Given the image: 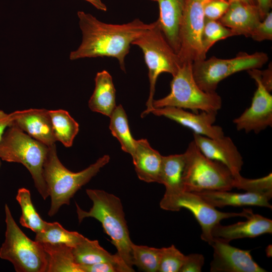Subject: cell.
Returning <instances> with one entry per match:
<instances>
[{"label": "cell", "mask_w": 272, "mask_h": 272, "mask_svg": "<svg viewBox=\"0 0 272 272\" xmlns=\"http://www.w3.org/2000/svg\"><path fill=\"white\" fill-rule=\"evenodd\" d=\"M77 15L82 41L78 48L71 52L70 59L113 57L118 60L124 72V60L130 45L152 26V23L146 24L139 19L125 24H111L102 22L83 11H79Z\"/></svg>", "instance_id": "cell-1"}, {"label": "cell", "mask_w": 272, "mask_h": 272, "mask_svg": "<svg viewBox=\"0 0 272 272\" xmlns=\"http://www.w3.org/2000/svg\"><path fill=\"white\" fill-rule=\"evenodd\" d=\"M262 20L256 5L235 2L218 20L236 35L250 37L253 30Z\"/></svg>", "instance_id": "cell-18"}, {"label": "cell", "mask_w": 272, "mask_h": 272, "mask_svg": "<svg viewBox=\"0 0 272 272\" xmlns=\"http://www.w3.org/2000/svg\"><path fill=\"white\" fill-rule=\"evenodd\" d=\"M91 3L96 9L102 11H106L107 7L101 0H85Z\"/></svg>", "instance_id": "cell-41"}, {"label": "cell", "mask_w": 272, "mask_h": 272, "mask_svg": "<svg viewBox=\"0 0 272 272\" xmlns=\"http://www.w3.org/2000/svg\"><path fill=\"white\" fill-rule=\"evenodd\" d=\"M95 89L88 102L89 108L94 112L110 117L116 107V90L112 78L106 71L97 73Z\"/></svg>", "instance_id": "cell-23"}, {"label": "cell", "mask_w": 272, "mask_h": 272, "mask_svg": "<svg viewBox=\"0 0 272 272\" xmlns=\"http://www.w3.org/2000/svg\"><path fill=\"white\" fill-rule=\"evenodd\" d=\"M161 255V248L132 244V265L144 271H158Z\"/></svg>", "instance_id": "cell-30"}, {"label": "cell", "mask_w": 272, "mask_h": 272, "mask_svg": "<svg viewBox=\"0 0 272 272\" xmlns=\"http://www.w3.org/2000/svg\"><path fill=\"white\" fill-rule=\"evenodd\" d=\"M110 161L109 155L99 158L94 164L78 172H73L61 163L55 145L49 147L43 164V177L46 182L50 207L48 215H55L64 205H69L76 192L87 184Z\"/></svg>", "instance_id": "cell-3"}, {"label": "cell", "mask_w": 272, "mask_h": 272, "mask_svg": "<svg viewBox=\"0 0 272 272\" xmlns=\"http://www.w3.org/2000/svg\"><path fill=\"white\" fill-rule=\"evenodd\" d=\"M250 37L260 42L272 39V13L269 11L264 18L256 26Z\"/></svg>", "instance_id": "cell-34"}, {"label": "cell", "mask_w": 272, "mask_h": 272, "mask_svg": "<svg viewBox=\"0 0 272 272\" xmlns=\"http://www.w3.org/2000/svg\"><path fill=\"white\" fill-rule=\"evenodd\" d=\"M268 60L267 54L263 52L252 54L240 52L235 57L229 59L213 56L193 62L192 74L201 89L213 92H216L219 83L228 77L241 71L260 68Z\"/></svg>", "instance_id": "cell-9"}, {"label": "cell", "mask_w": 272, "mask_h": 272, "mask_svg": "<svg viewBox=\"0 0 272 272\" xmlns=\"http://www.w3.org/2000/svg\"><path fill=\"white\" fill-rule=\"evenodd\" d=\"M41 244L47 255L46 272H82L75 260L72 247L62 244Z\"/></svg>", "instance_id": "cell-25"}, {"label": "cell", "mask_w": 272, "mask_h": 272, "mask_svg": "<svg viewBox=\"0 0 272 272\" xmlns=\"http://www.w3.org/2000/svg\"><path fill=\"white\" fill-rule=\"evenodd\" d=\"M11 125L10 114L0 110V141L6 129Z\"/></svg>", "instance_id": "cell-39"}, {"label": "cell", "mask_w": 272, "mask_h": 272, "mask_svg": "<svg viewBox=\"0 0 272 272\" xmlns=\"http://www.w3.org/2000/svg\"><path fill=\"white\" fill-rule=\"evenodd\" d=\"M170 92L165 97L153 101V108L175 107L199 111L217 112L222 105L216 92L203 91L195 81L191 63H182L170 82Z\"/></svg>", "instance_id": "cell-7"}, {"label": "cell", "mask_w": 272, "mask_h": 272, "mask_svg": "<svg viewBox=\"0 0 272 272\" xmlns=\"http://www.w3.org/2000/svg\"><path fill=\"white\" fill-rule=\"evenodd\" d=\"M49 149V147L12 125L8 127L0 141L1 160L23 164L31 174L35 187L44 200L49 196L43 174Z\"/></svg>", "instance_id": "cell-4"}, {"label": "cell", "mask_w": 272, "mask_h": 272, "mask_svg": "<svg viewBox=\"0 0 272 272\" xmlns=\"http://www.w3.org/2000/svg\"><path fill=\"white\" fill-rule=\"evenodd\" d=\"M272 0H256V6L258 9L262 20L270 11Z\"/></svg>", "instance_id": "cell-40"}, {"label": "cell", "mask_w": 272, "mask_h": 272, "mask_svg": "<svg viewBox=\"0 0 272 272\" xmlns=\"http://www.w3.org/2000/svg\"><path fill=\"white\" fill-rule=\"evenodd\" d=\"M244 222L223 226L220 223L216 225L212 230L213 238L229 242L233 240L254 238L264 234H271L272 221L252 211Z\"/></svg>", "instance_id": "cell-17"}, {"label": "cell", "mask_w": 272, "mask_h": 272, "mask_svg": "<svg viewBox=\"0 0 272 272\" xmlns=\"http://www.w3.org/2000/svg\"><path fill=\"white\" fill-rule=\"evenodd\" d=\"M185 255L174 245L161 248L159 272H179L183 264Z\"/></svg>", "instance_id": "cell-32"}, {"label": "cell", "mask_w": 272, "mask_h": 272, "mask_svg": "<svg viewBox=\"0 0 272 272\" xmlns=\"http://www.w3.org/2000/svg\"><path fill=\"white\" fill-rule=\"evenodd\" d=\"M131 157L140 180L160 183L163 156L152 148L146 139L135 140L134 153Z\"/></svg>", "instance_id": "cell-20"}, {"label": "cell", "mask_w": 272, "mask_h": 272, "mask_svg": "<svg viewBox=\"0 0 272 272\" xmlns=\"http://www.w3.org/2000/svg\"><path fill=\"white\" fill-rule=\"evenodd\" d=\"M184 190L230 191L235 188V179L224 164L205 156L193 141L184 153Z\"/></svg>", "instance_id": "cell-6"}, {"label": "cell", "mask_w": 272, "mask_h": 272, "mask_svg": "<svg viewBox=\"0 0 272 272\" xmlns=\"http://www.w3.org/2000/svg\"><path fill=\"white\" fill-rule=\"evenodd\" d=\"M184 153L163 156L160 183L165 187L164 194H172L184 191Z\"/></svg>", "instance_id": "cell-24"}, {"label": "cell", "mask_w": 272, "mask_h": 272, "mask_svg": "<svg viewBox=\"0 0 272 272\" xmlns=\"http://www.w3.org/2000/svg\"><path fill=\"white\" fill-rule=\"evenodd\" d=\"M230 3L225 0H211L205 6L204 14L206 19L219 20L226 13Z\"/></svg>", "instance_id": "cell-35"}, {"label": "cell", "mask_w": 272, "mask_h": 272, "mask_svg": "<svg viewBox=\"0 0 272 272\" xmlns=\"http://www.w3.org/2000/svg\"><path fill=\"white\" fill-rule=\"evenodd\" d=\"M258 69L247 71L256 83L250 106L233 120L237 129L259 133L272 125V95L262 84Z\"/></svg>", "instance_id": "cell-12"}, {"label": "cell", "mask_w": 272, "mask_h": 272, "mask_svg": "<svg viewBox=\"0 0 272 272\" xmlns=\"http://www.w3.org/2000/svg\"><path fill=\"white\" fill-rule=\"evenodd\" d=\"M1 159H0V167H1Z\"/></svg>", "instance_id": "cell-43"}, {"label": "cell", "mask_w": 272, "mask_h": 272, "mask_svg": "<svg viewBox=\"0 0 272 272\" xmlns=\"http://www.w3.org/2000/svg\"><path fill=\"white\" fill-rule=\"evenodd\" d=\"M11 126H14L48 147L55 144L52 124L49 110L29 109L10 113Z\"/></svg>", "instance_id": "cell-16"}, {"label": "cell", "mask_w": 272, "mask_h": 272, "mask_svg": "<svg viewBox=\"0 0 272 272\" xmlns=\"http://www.w3.org/2000/svg\"><path fill=\"white\" fill-rule=\"evenodd\" d=\"M109 117V128L112 134L118 140L122 150L132 157L135 140L130 133L127 115L122 105L116 106Z\"/></svg>", "instance_id": "cell-28"}, {"label": "cell", "mask_w": 272, "mask_h": 272, "mask_svg": "<svg viewBox=\"0 0 272 272\" xmlns=\"http://www.w3.org/2000/svg\"><path fill=\"white\" fill-rule=\"evenodd\" d=\"M5 212L6 229L0 258L11 262L17 272H46L47 255L42 244L24 233L7 204L5 205Z\"/></svg>", "instance_id": "cell-8"}, {"label": "cell", "mask_w": 272, "mask_h": 272, "mask_svg": "<svg viewBox=\"0 0 272 272\" xmlns=\"http://www.w3.org/2000/svg\"><path fill=\"white\" fill-rule=\"evenodd\" d=\"M76 262L79 264H91L111 262L119 265L123 272L134 271L117 253L111 254L100 246L98 240H91L84 237L82 241L72 248Z\"/></svg>", "instance_id": "cell-22"}, {"label": "cell", "mask_w": 272, "mask_h": 272, "mask_svg": "<svg viewBox=\"0 0 272 272\" xmlns=\"http://www.w3.org/2000/svg\"><path fill=\"white\" fill-rule=\"evenodd\" d=\"M214 250L211 272H265L253 259L249 250H242L229 242L213 238L210 245Z\"/></svg>", "instance_id": "cell-13"}, {"label": "cell", "mask_w": 272, "mask_h": 272, "mask_svg": "<svg viewBox=\"0 0 272 272\" xmlns=\"http://www.w3.org/2000/svg\"><path fill=\"white\" fill-rule=\"evenodd\" d=\"M205 258L199 253L185 255L183 264L179 272H200L203 265Z\"/></svg>", "instance_id": "cell-36"}, {"label": "cell", "mask_w": 272, "mask_h": 272, "mask_svg": "<svg viewBox=\"0 0 272 272\" xmlns=\"http://www.w3.org/2000/svg\"><path fill=\"white\" fill-rule=\"evenodd\" d=\"M210 1L184 0L177 53L182 64L192 63L206 58L202 37L206 20L204 8Z\"/></svg>", "instance_id": "cell-11"}, {"label": "cell", "mask_w": 272, "mask_h": 272, "mask_svg": "<svg viewBox=\"0 0 272 272\" xmlns=\"http://www.w3.org/2000/svg\"><path fill=\"white\" fill-rule=\"evenodd\" d=\"M21 209L20 224L31 230L35 233L41 231L44 227L46 221L43 220L33 205L30 191L25 188H19L16 197Z\"/></svg>", "instance_id": "cell-29"}, {"label": "cell", "mask_w": 272, "mask_h": 272, "mask_svg": "<svg viewBox=\"0 0 272 272\" xmlns=\"http://www.w3.org/2000/svg\"><path fill=\"white\" fill-rule=\"evenodd\" d=\"M193 141L205 156L225 165L235 178L241 176L243 158L230 137L224 135L213 139L193 133Z\"/></svg>", "instance_id": "cell-15"}, {"label": "cell", "mask_w": 272, "mask_h": 272, "mask_svg": "<svg viewBox=\"0 0 272 272\" xmlns=\"http://www.w3.org/2000/svg\"><path fill=\"white\" fill-rule=\"evenodd\" d=\"M161 209L178 211L182 208L189 210L198 222L201 229V238L209 245L213 237V227L223 219L235 217L246 218L252 211L244 209L240 213L223 212L217 210L199 195L193 192L182 191L172 194H164L160 202Z\"/></svg>", "instance_id": "cell-10"}, {"label": "cell", "mask_w": 272, "mask_h": 272, "mask_svg": "<svg viewBox=\"0 0 272 272\" xmlns=\"http://www.w3.org/2000/svg\"><path fill=\"white\" fill-rule=\"evenodd\" d=\"M86 192L93 206L89 211H86L76 203L79 223L86 218H93L100 222L116 248V253L128 266L132 267L133 243L130 238L120 198L101 189H87Z\"/></svg>", "instance_id": "cell-2"}, {"label": "cell", "mask_w": 272, "mask_h": 272, "mask_svg": "<svg viewBox=\"0 0 272 272\" xmlns=\"http://www.w3.org/2000/svg\"><path fill=\"white\" fill-rule=\"evenodd\" d=\"M272 67L271 63L269 64L268 68L266 70L261 71H259V78L260 80L265 87V88L268 91L271 92L272 90Z\"/></svg>", "instance_id": "cell-38"}, {"label": "cell", "mask_w": 272, "mask_h": 272, "mask_svg": "<svg viewBox=\"0 0 272 272\" xmlns=\"http://www.w3.org/2000/svg\"><path fill=\"white\" fill-rule=\"evenodd\" d=\"M132 44L142 49L148 69L150 93L146 102L147 109L141 114L143 117L153 108L155 85L159 76L167 73L174 76L182 63L178 54L166 39L157 20L152 23L151 27L134 40Z\"/></svg>", "instance_id": "cell-5"}, {"label": "cell", "mask_w": 272, "mask_h": 272, "mask_svg": "<svg viewBox=\"0 0 272 272\" xmlns=\"http://www.w3.org/2000/svg\"><path fill=\"white\" fill-rule=\"evenodd\" d=\"M195 193L215 208H223L228 206H255L272 208L269 202L272 194L251 191L236 193L221 190H203Z\"/></svg>", "instance_id": "cell-21"}, {"label": "cell", "mask_w": 272, "mask_h": 272, "mask_svg": "<svg viewBox=\"0 0 272 272\" xmlns=\"http://www.w3.org/2000/svg\"><path fill=\"white\" fill-rule=\"evenodd\" d=\"M151 1H156V0H151Z\"/></svg>", "instance_id": "cell-44"}, {"label": "cell", "mask_w": 272, "mask_h": 272, "mask_svg": "<svg viewBox=\"0 0 272 272\" xmlns=\"http://www.w3.org/2000/svg\"><path fill=\"white\" fill-rule=\"evenodd\" d=\"M235 187L246 191L256 192L272 194V175H267L258 179H248L241 176L235 179Z\"/></svg>", "instance_id": "cell-33"}, {"label": "cell", "mask_w": 272, "mask_h": 272, "mask_svg": "<svg viewBox=\"0 0 272 272\" xmlns=\"http://www.w3.org/2000/svg\"><path fill=\"white\" fill-rule=\"evenodd\" d=\"M229 3L235 2H241L245 4L256 5V0H225Z\"/></svg>", "instance_id": "cell-42"}, {"label": "cell", "mask_w": 272, "mask_h": 272, "mask_svg": "<svg viewBox=\"0 0 272 272\" xmlns=\"http://www.w3.org/2000/svg\"><path fill=\"white\" fill-rule=\"evenodd\" d=\"M150 113L174 120L191 129L194 133L213 139L224 135L222 127L214 124L217 112L201 111L196 113L180 108L167 106L153 108Z\"/></svg>", "instance_id": "cell-14"}, {"label": "cell", "mask_w": 272, "mask_h": 272, "mask_svg": "<svg viewBox=\"0 0 272 272\" xmlns=\"http://www.w3.org/2000/svg\"><path fill=\"white\" fill-rule=\"evenodd\" d=\"M56 141L65 147L72 146L79 130L78 122L64 110H49Z\"/></svg>", "instance_id": "cell-27"}, {"label": "cell", "mask_w": 272, "mask_h": 272, "mask_svg": "<svg viewBox=\"0 0 272 272\" xmlns=\"http://www.w3.org/2000/svg\"><path fill=\"white\" fill-rule=\"evenodd\" d=\"M235 36L229 28L223 25L218 20H205L202 42L203 51L209 49L217 41Z\"/></svg>", "instance_id": "cell-31"}, {"label": "cell", "mask_w": 272, "mask_h": 272, "mask_svg": "<svg viewBox=\"0 0 272 272\" xmlns=\"http://www.w3.org/2000/svg\"><path fill=\"white\" fill-rule=\"evenodd\" d=\"M84 238L77 232L66 230L57 222H46L44 228L36 233L35 241L41 243L62 244L73 248Z\"/></svg>", "instance_id": "cell-26"}, {"label": "cell", "mask_w": 272, "mask_h": 272, "mask_svg": "<svg viewBox=\"0 0 272 272\" xmlns=\"http://www.w3.org/2000/svg\"><path fill=\"white\" fill-rule=\"evenodd\" d=\"M159 8L157 21L168 43L177 54L184 0H156Z\"/></svg>", "instance_id": "cell-19"}, {"label": "cell", "mask_w": 272, "mask_h": 272, "mask_svg": "<svg viewBox=\"0 0 272 272\" xmlns=\"http://www.w3.org/2000/svg\"><path fill=\"white\" fill-rule=\"evenodd\" d=\"M80 266L82 272H123L119 265L111 262L80 264Z\"/></svg>", "instance_id": "cell-37"}]
</instances>
